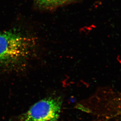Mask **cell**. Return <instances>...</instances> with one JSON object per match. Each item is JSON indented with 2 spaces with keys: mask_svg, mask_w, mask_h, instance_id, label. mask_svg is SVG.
<instances>
[{
  "mask_svg": "<svg viewBox=\"0 0 121 121\" xmlns=\"http://www.w3.org/2000/svg\"><path fill=\"white\" fill-rule=\"evenodd\" d=\"M33 40L18 33H0V65L16 64L27 58L33 48Z\"/></svg>",
  "mask_w": 121,
  "mask_h": 121,
  "instance_id": "obj_1",
  "label": "cell"
},
{
  "mask_svg": "<svg viewBox=\"0 0 121 121\" xmlns=\"http://www.w3.org/2000/svg\"><path fill=\"white\" fill-rule=\"evenodd\" d=\"M62 99L50 97L39 101L22 117V121H58L60 114Z\"/></svg>",
  "mask_w": 121,
  "mask_h": 121,
  "instance_id": "obj_2",
  "label": "cell"
},
{
  "mask_svg": "<svg viewBox=\"0 0 121 121\" xmlns=\"http://www.w3.org/2000/svg\"><path fill=\"white\" fill-rule=\"evenodd\" d=\"M40 4L46 7H53L63 4L72 0H36Z\"/></svg>",
  "mask_w": 121,
  "mask_h": 121,
  "instance_id": "obj_3",
  "label": "cell"
},
{
  "mask_svg": "<svg viewBox=\"0 0 121 121\" xmlns=\"http://www.w3.org/2000/svg\"><path fill=\"white\" fill-rule=\"evenodd\" d=\"M118 112L117 118L116 120V121H121V100L120 102V106Z\"/></svg>",
  "mask_w": 121,
  "mask_h": 121,
  "instance_id": "obj_4",
  "label": "cell"
}]
</instances>
